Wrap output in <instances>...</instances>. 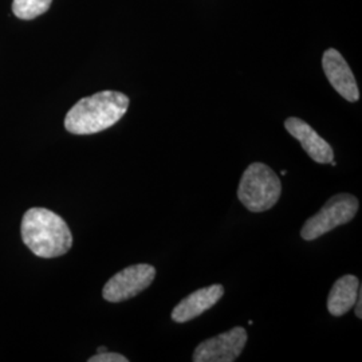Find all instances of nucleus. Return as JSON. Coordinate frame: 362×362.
Here are the masks:
<instances>
[{
  "label": "nucleus",
  "instance_id": "6",
  "mask_svg": "<svg viewBox=\"0 0 362 362\" xmlns=\"http://www.w3.org/2000/svg\"><path fill=\"white\" fill-rule=\"evenodd\" d=\"M245 327L236 326L219 336L208 338L194 351V362H233L242 354L247 344Z\"/></svg>",
  "mask_w": 362,
  "mask_h": 362
},
{
  "label": "nucleus",
  "instance_id": "10",
  "mask_svg": "<svg viewBox=\"0 0 362 362\" xmlns=\"http://www.w3.org/2000/svg\"><path fill=\"white\" fill-rule=\"evenodd\" d=\"M360 291V281L354 275H345L339 278L332 287L327 297V310L334 315L341 317L356 305Z\"/></svg>",
  "mask_w": 362,
  "mask_h": 362
},
{
  "label": "nucleus",
  "instance_id": "9",
  "mask_svg": "<svg viewBox=\"0 0 362 362\" xmlns=\"http://www.w3.org/2000/svg\"><path fill=\"white\" fill-rule=\"evenodd\" d=\"M224 296V287L212 285L196 290L188 297L184 298L172 311V320L177 324L192 321L196 317L215 306Z\"/></svg>",
  "mask_w": 362,
  "mask_h": 362
},
{
  "label": "nucleus",
  "instance_id": "11",
  "mask_svg": "<svg viewBox=\"0 0 362 362\" xmlns=\"http://www.w3.org/2000/svg\"><path fill=\"white\" fill-rule=\"evenodd\" d=\"M52 0H13V11L19 19L30 21L46 13Z\"/></svg>",
  "mask_w": 362,
  "mask_h": 362
},
{
  "label": "nucleus",
  "instance_id": "13",
  "mask_svg": "<svg viewBox=\"0 0 362 362\" xmlns=\"http://www.w3.org/2000/svg\"><path fill=\"white\" fill-rule=\"evenodd\" d=\"M356 303H357V306H356V315H357V318H362V291L361 288H360V291H358V297H357V300H356Z\"/></svg>",
  "mask_w": 362,
  "mask_h": 362
},
{
  "label": "nucleus",
  "instance_id": "8",
  "mask_svg": "<svg viewBox=\"0 0 362 362\" xmlns=\"http://www.w3.org/2000/svg\"><path fill=\"white\" fill-rule=\"evenodd\" d=\"M285 128L315 163L327 164L334 160L333 148L308 122L297 117H290L285 121Z\"/></svg>",
  "mask_w": 362,
  "mask_h": 362
},
{
  "label": "nucleus",
  "instance_id": "14",
  "mask_svg": "<svg viewBox=\"0 0 362 362\" xmlns=\"http://www.w3.org/2000/svg\"><path fill=\"white\" fill-rule=\"evenodd\" d=\"M103 351H106L104 346H101V348H98V353H103Z\"/></svg>",
  "mask_w": 362,
  "mask_h": 362
},
{
  "label": "nucleus",
  "instance_id": "5",
  "mask_svg": "<svg viewBox=\"0 0 362 362\" xmlns=\"http://www.w3.org/2000/svg\"><path fill=\"white\" fill-rule=\"evenodd\" d=\"M156 269L151 264H134L113 275L104 286L105 300L118 303L139 296L155 281Z\"/></svg>",
  "mask_w": 362,
  "mask_h": 362
},
{
  "label": "nucleus",
  "instance_id": "3",
  "mask_svg": "<svg viewBox=\"0 0 362 362\" xmlns=\"http://www.w3.org/2000/svg\"><path fill=\"white\" fill-rule=\"evenodd\" d=\"M282 194V184L278 175L263 163H252L245 170L238 197L251 212H264L272 209Z\"/></svg>",
  "mask_w": 362,
  "mask_h": 362
},
{
  "label": "nucleus",
  "instance_id": "4",
  "mask_svg": "<svg viewBox=\"0 0 362 362\" xmlns=\"http://www.w3.org/2000/svg\"><path fill=\"white\" fill-rule=\"evenodd\" d=\"M358 212V200L350 194H338L330 197L318 214L306 220L300 230L303 240L311 242L339 226L349 223Z\"/></svg>",
  "mask_w": 362,
  "mask_h": 362
},
{
  "label": "nucleus",
  "instance_id": "7",
  "mask_svg": "<svg viewBox=\"0 0 362 362\" xmlns=\"http://www.w3.org/2000/svg\"><path fill=\"white\" fill-rule=\"evenodd\" d=\"M322 67L333 89L349 103L360 100V91L354 74L344 57L336 49H329L322 57Z\"/></svg>",
  "mask_w": 362,
  "mask_h": 362
},
{
  "label": "nucleus",
  "instance_id": "12",
  "mask_svg": "<svg viewBox=\"0 0 362 362\" xmlns=\"http://www.w3.org/2000/svg\"><path fill=\"white\" fill-rule=\"evenodd\" d=\"M89 362H128V358L122 354L112 353V351H103L89 358Z\"/></svg>",
  "mask_w": 362,
  "mask_h": 362
},
{
  "label": "nucleus",
  "instance_id": "1",
  "mask_svg": "<svg viewBox=\"0 0 362 362\" xmlns=\"http://www.w3.org/2000/svg\"><path fill=\"white\" fill-rule=\"evenodd\" d=\"M22 240L39 258L62 257L73 246V235L65 220L47 208L28 209L21 224Z\"/></svg>",
  "mask_w": 362,
  "mask_h": 362
},
{
  "label": "nucleus",
  "instance_id": "2",
  "mask_svg": "<svg viewBox=\"0 0 362 362\" xmlns=\"http://www.w3.org/2000/svg\"><path fill=\"white\" fill-rule=\"evenodd\" d=\"M129 98L118 91L105 90L85 97L65 117V128L73 134H94L109 129L125 116Z\"/></svg>",
  "mask_w": 362,
  "mask_h": 362
}]
</instances>
